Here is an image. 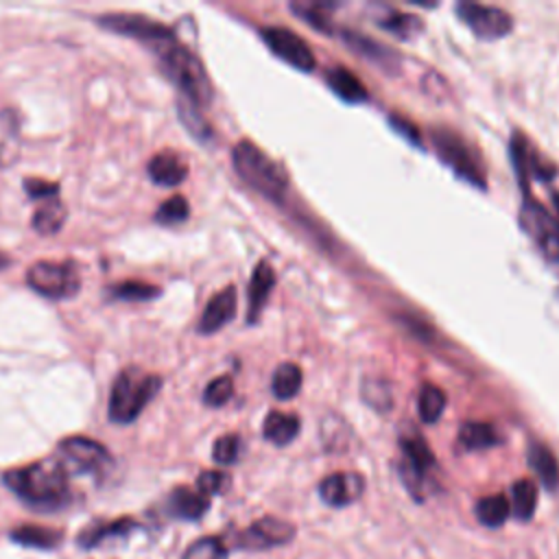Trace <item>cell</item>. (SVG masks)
I'll list each match as a JSON object with an SVG mask.
<instances>
[{
	"mask_svg": "<svg viewBox=\"0 0 559 559\" xmlns=\"http://www.w3.org/2000/svg\"><path fill=\"white\" fill-rule=\"evenodd\" d=\"M380 26L389 33H395L397 37H413L417 31H421V20L417 15H408V13H400V11H391L382 17H378Z\"/></svg>",
	"mask_w": 559,
	"mask_h": 559,
	"instance_id": "cell-33",
	"label": "cell"
},
{
	"mask_svg": "<svg viewBox=\"0 0 559 559\" xmlns=\"http://www.w3.org/2000/svg\"><path fill=\"white\" fill-rule=\"evenodd\" d=\"M325 81H328L330 90L336 96H341L343 100H347V103H360V100L367 98V87L347 68H332V70H328Z\"/></svg>",
	"mask_w": 559,
	"mask_h": 559,
	"instance_id": "cell-21",
	"label": "cell"
},
{
	"mask_svg": "<svg viewBox=\"0 0 559 559\" xmlns=\"http://www.w3.org/2000/svg\"><path fill=\"white\" fill-rule=\"evenodd\" d=\"M456 15L478 39H500L513 28V20L504 9L478 2H459Z\"/></svg>",
	"mask_w": 559,
	"mask_h": 559,
	"instance_id": "cell-10",
	"label": "cell"
},
{
	"mask_svg": "<svg viewBox=\"0 0 559 559\" xmlns=\"http://www.w3.org/2000/svg\"><path fill=\"white\" fill-rule=\"evenodd\" d=\"M430 138H432V144L437 148V153L441 155V159L452 166V170L467 179L469 183L474 186H485V179H483V170H480V164H478V157L476 153L465 144V140L461 135H456L454 131L450 129H443V127H437L430 131Z\"/></svg>",
	"mask_w": 559,
	"mask_h": 559,
	"instance_id": "cell-7",
	"label": "cell"
},
{
	"mask_svg": "<svg viewBox=\"0 0 559 559\" xmlns=\"http://www.w3.org/2000/svg\"><path fill=\"white\" fill-rule=\"evenodd\" d=\"M148 177L153 183L164 188H175L188 177V164L186 159L175 151H162L155 153L146 166Z\"/></svg>",
	"mask_w": 559,
	"mask_h": 559,
	"instance_id": "cell-15",
	"label": "cell"
},
{
	"mask_svg": "<svg viewBox=\"0 0 559 559\" xmlns=\"http://www.w3.org/2000/svg\"><path fill=\"white\" fill-rule=\"evenodd\" d=\"M445 408V393L435 384H424L417 397V411L421 421L435 424Z\"/></svg>",
	"mask_w": 559,
	"mask_h": 559,
	"instance_id": "cell-31",
	"label": "cell"
},
{
	"mask_svg": "<svg viewBox=\"0 0 559 559\" xmlns=\"http://www.w3.org/2000/svg\"><path fill=\"white\" fill-rule=\"evenodd\" d=\"M109 297L120 301H148L159 295V286L142 282V280H124L107 288Z\"/></svg>",
	"mask_w": 559,
	"mask_h": 559,
	"instance_id": "cell-28",
	"label": "cell"
},
{
	"mask_svg": "<svg viewBox=\"0 0 559 559\" xmlns=\"http://www.w3.org/2000/svg\"><path fill=\"white\" fill-rule=\"evenodd\" d=\"M59 452V461L66 469L79 472V474H96L103 472L105 467L111 465V456L107 452V448L90 437H66L63 441H59L57 445Z\"/></svg>",
	"mask_w": 559,
	"mask_h": 559,
	"instance_id": "cell-8",
	"label": "cell"
},
{
	"mask_svg": "<svg viewBox=\"0 0 559 559\" xmlns=\"http://www.w3.org/2000/svg\"><path fill=\"white\" fill-rule=\"evenodd\" d=\"M212 456L221 465L236 463L238 456H240V439H238V435H223L221 439H216L214 448H212Z\"/></svg>",
	"mask_w": 559,
	"mask_h": 559,
	"instance_id": "cell-38",
	"label": "cell"
},
{
	"mask_svg": "<svg viewBox=\"0 0 559 559\" xmlns=\"http://www.w3.org/2000/svg\"><path fill=\"white\" fill-rule=\"evenodd\" d=\"M227 487H229V476L218 469H205L197 478V491L203 496L223 493Z\"/></svg>",
	"mask_w": 559,
	"mask_h": 559,
	"instance_id": "cell-39",
	"label": "cell"
},
{
	"mask_svg": "<svg viewBox=\"0 0 559 559\" xmlns=\"http://www.w3.org/2000/svg\"><path fill=\"white\" fill-rule=\"evenodd\" d=\"M365 491V480L356 472H336L319 483V496L330 507H345L358 500Z\"/></svg>",
	"mask_w": 559,
	"mask_h": 559,
	"instance_id": "cell-13",
	"label": "cell"
},
{
	"mask_svg": "<svg viewBox=\"0 0 559 559\" xmlns=\"http://www.w3.org/2000/svg\"><path fill=\"white\" fill-rule=\"evenodd\" d=\"M262 39L273 55H277L293 68L304 72H310L314 68V55L297 33L282 26H266L262 28Z\"/></svg>",
	"mask_w": 559,
	"mask_h": 559,
	"instance_id": "cell-11",
	"label": "cell"
},
{
	"mask_svg": "<svg viewBox=\"0 0 559 559\" xmlns=\"http://www.w3.org/2000/svg\"><path fill=\"white\" fill-rule=\"evenodd\" d=\"M528 465L537 474V478L544 483L546 489L559 487V463L544 443L528 445Z\"/></svg>",
	"mask_w": 559,
	"mask_h": 559,
	"instance_id": "cell-20",
	"label": "cell"
},
{
	"mask_svg": "<svg viewBox=\"0 0 559 559\" xmlns=\"http://www.w3.org/2000/svg\"><path fill=\"white\" fill-rule=\"evenodd\" d=\"M301 369L295 365V362H282L275 373H273V382H271V389L275 393V397L280 400H290L299 393L301 389Z\"/></svg>",
	"mask_w": 559,
	"mask_h": 559,
	"instance_id": "cell-27",
	"label": "cell"
},
{
	"mask_svg": "<svg viewBox=\"0 0 559 559\" xmlns=\"http://www.w3.org/2000/svg\"><path fill=\"white\" fill-rule=\"evenodd\" d=\"M511 153H513V162H515L520 179H524V177L550 179L555 175V166L548 164L546 159H542L533 148H528L524 138H520V135H518V140L513 138Z\"/></svg>",
	"mask_w": 559,
	"mask_h": 559,
	"instance_id": "cell-16",
	"label": "cell"
},
{
	"mask_svg": "<svg viewBox=\"0 0 559 559\" xmlns=\"http://www.w3.org/2000/svg\"><path fill=\"white\" fill-rule=\"evenodd\" d=\"M273 284H275V271L271 269V264L260 262L253 269L251 282H249V310H247L249 323H253L260 317V312L273 290Z\"/></svg>",
	"mask_w": 559,
	"mask_h": 559,
	"instance_id": "cell-17",
	"label": "cell"
},
{
	"mask_svg": "<svg viewBox=\"0 0 559 559\" xmlns=\"http://www.w3.org/2000/svg\"><path fill=\"white\" fill-rule=\"evenodd\" d=\"M177 114H179V120L183 122V127L199 140V142H205L212 138V129L207 124V120L203 118L201 114V107H197L194 103H190L188 98H179L177 100Z\"/></svg>",
	"mask_w": 559,
	"mask_h": 559,
	"instance_id": "cell-29",
	"label": "cell"
},
{
	"mask_svg": "<svg viewBox=\"0 0 559 559\" xmlns=\"http://www.w3.org/2000/svg\"><path fill=\"white\" fill-rule=\"evenodd\" d=\"M155 55L159 59L162 72L179 87L181 96L194 103L197 107H205L212 103V85L205 74L203 63L177 39H168L157 44Z\"/></svg>",
	"mask_w": 559,
	"mask_h": 559,
	"instance_id": "cell-2",
	"label": "cell"
},
{
	"mask_svg": "<svg viewBox=\"0 0 559 559\" xmlns=\"http://www.w3.org/2000/svg\"><path fill=\"white\" fill-rule=\"evenodd\" d=\"M234 395V382L229 376H218L214 378L205 391H203V402L207 406H223L227 404V400Z\"/></svg>",
	"mask_w": 559,
	"mask_h": 559,
	"instance_id": "cell-37",
	"label": "cell"
},
{
	"mask_svg": "<svg viewBox=\"0 0 559 559\" xmlns=\"http://www.w3.org/2000/svg\"><path fill=\"white\" fill-rule=\"evenodd\" d=\"M231 162L238 177L271 201H280L288 190L284 168L273 162L262 148L249 140H240L231 151Z\"/></svg>",
	"mask_w": 559,
	"mask_h": 559,
	"instance_id": "cell-3",
	"label": "cell"
},
{
	"mask_svg": "<svg viewBox=\"0 0 559 559\" xmlns=\"http://www.w3.org/2000/svg\"><path fill=\"white\" fill-rule=\"evenodd\" d=\"M552 203H555V207L559 212V192H552Z\"/></svg>",
	"mask_w": 559,
	"mask_h": 559,
	"instance_id": "cell-44",
	"label": "cell"
},
{
	"mask_svg": "<svg viewBox=\"0 0 559 559\" xmlns=\"http://www.w3.org/2000/svg\"><path fill=\"white\" fill-rule=\"evenodd\" d=\"M299 432V419L293 413H280L273 411L266 415L262 424V435L266 441L275 445H288Z\"/></svg>",
	"mask_w": 559,
	"mask_h": 559,
	"instance_id": "cell-19",
	"label": "cell"
},
{
	"mask_svg": "<svg viewBox=\"0 0 559 559\" xmlns=\"http://www.w3.org/2000/svg\"><path fill=\"white\" fill-rule=\"evenodd\" d=\"M96 22L111 33L140 39V41L148 44L151 48H155L157 44H164L168 39H175V33L166 24L155 22L146 15H138V13H105V15H98Z\"/></svg>",
	"mask_w": 559,
	"mask_h": 559,
	"instance_id": "cell-9",
	"label": "cell"
},
{
	"mask_svg": "<svg viewBox=\"0 0 559 559\" xmlns=\"http://www.w3.org/2000/svg\"><path fill=\"white\" fill-rule=\"evenodd\" d=\"M11 539L28 546V548H41V550H50L55 546L61 544V533L46 528V526H35V524H24L11 531Z\"/></svg>",
	"mask_w": 559,
	"mask_h": 559,
	"instance_id": "cell-23",
	"label": "cell"
},
{
	"mask_svg": "<svg viewBox=\"0 0 559 559\" xmlns=\"http://www.w3.org/2000/svg\"><path fill=\"white\" fill-rule=\"evenodd\" d=\"M66 216H68L66 207H63L59 201H55V203H48V205L39 207V210L33 214L31 225H33V229H35L37 234L50 236V234H57V231L61 229V225L66 223Z\"/></svg>",
	"mask_w": 559,
	"mask_h": 559,
	"instance_id": "cell-30",
	"label": "cell"
},
{
	"mask_svg": "<svg viewBox=\"0 0 559 559\" xmlns=\"http://www.w3.org/2000/svg\"><path fill=\"white\" fill-rule=\"evenodd\" d=\"M400 445H402V465L415 472L428 474V469L435 465V456L426 445V441L419 435H413V437L408 435V437H402Z\"/></svg>",
	"mask_w": 559,
	"mask_h": 559,
	"instance_id": "cell-22",
	"label": "cell"
},
{
	"mask_svg": "<svg viewBox=\"0 0 559 559\" xmlns=\"http://www.w3.org/2000/svg\"><path fill=\"white\" fill-rule=\"evenodd\" d=\"M207 507H210V498L190 487H177V489H173V493L168 498L170 513L175 518H183V520L203 518Z\"/></svg>",
	"mask_w": 559,
	"mask_h": 559,
	"instance_id": "cell-18",
	"label": "cell"
},
{
	"mask_svg": "<svg viewBox=\"0 0 559 559\" xmlns=\"http://www.w3.org/2000/svg\"><path fill=\"white\" fill-rule=\"evenodd\" d=\"M131 528H135V522L129 520V518H122V520H116V522H107V524H100V526H96V528L83 531V535L79 537V544L85 546V548H92V546L100 544V542L107 539V537L127 535Z\"/></svg>",
	"mask_w": 559,
	"mask_h": 559,
	"instance_id": "cell-32",
	"label": "cell"
},
{
	"mask_svg": "<svg viewBox=\"0 0 559 559\" xmlns=\"http://www.w3.org/2000/svg\"><path fill=\"white\" fill-rule=\"evenodd\" d=\"M2 480L20 500L35 509H59L70 502L68 469L59 459H41L24 467L9 469Z\"/></svg>",
	"mask_w": 559,
	"mask_h": 559,
	"instance_id": "cell-1",
	"label": "cell"
},
{
	"mask_svg": "<svg viewBox=\"0 0 559 559\" xmlns=\"http://www.w3.org/2000/svg\"><path fill=\"white\" fill-rule=\"evenodd\" d=\"M345 39H347V44H349L352 48H356L360 55L369 57L371 61L382 63V59L391 57V52H389L384 46H380V44H376V41H371V39H365V37H360V35H356V33H347Z\"/></svg>",
	"mask_w": 559,
	"mask_h": 559,
	"instance_id": "cell-40",
	"label": "cell"
},
{
	"mask_svg": "<svg viewBox=\"0 0 559 559\" xmlns=\"http://www.w3.org/2000/svg\"><path fill=\"white\" fill-rule=\"evenodd\" d=\"M236 288L227 286L223 290H218L205 306L201 321H199V332L201 334H214L221 328H225L234 314H236Z\"/></svg>",
	"mask_w": 559,
	"mask_h": 559,
	"instance_id": "cell-14",
	"label": "cell"
},
{
	"mask_svg": "<svg viewBox=\"0 0 559 559\" xmlns=\"http://www.w3.org/2000/svg\"><path fill=\"white\" fill-rule=\"evenodd\" d=\"M328 9H332V4H314V2H293V11L310 22L314 28L321 31H330V15Z\"/></svg>",
	"mask_w": 559,
	"mask_h": 559,
	"instance_id": "cell-36",
	"label": "cell"
},
{
	"mask_svg": "<svg viewBox=\"0 0 559 559\" xmlns=\"http://www.w3.org/2000/svg\"><path fill=\"white\" fill-rule=\"evenodd\" d=\"M295 535V526L290 522H284L280 518H262L253 522L249 528H245L238 535V546L247 550H264L273 546H282L290 542Z\"/></svg>",
	"mask_w": 559,
	"mask_h": 559,
	"instance_id": "cell-12",
	"label": "cell"
},
{
	"mask_svg": "<svg viewBox=\"0 0 559 559\" xmlns=\"http://www.w3.org/2000/svg\"><path fill=\"white\" fill-rule=\"evenodd\" d=\"M476 511V518L480 524L489 526V528H496V526H502L511 513V507H509V500L502 496V493H493V496H485L476 502L474 507Z\"/></svg>",
	"mask_w": 559,
	"mask_h": 559,
	"instance_id": "cell-26",
	"label": "cell"
},
{
	"mask_svg": "<svg viewBox=\"0 0 559 559\" xmlns=\"http://www.w3.org/2000/svg\"><path fill=\"white\" fill-rule=\"evenodd\" d=\"M391 127H395V129H400V131H404L406 133V138H411V142H419V133L415 131V127L411 124V122H406V120H400L397 116H393L391 118Z\"/></svg>",
	"mask_w": 559,
	"mask_h": 559,
	"instance_id": "cell-43",
	"label": "cell"
},
{
	"mask_svg": "<svg viewBox=\"0 0 559 559\" xmlns=\"http://www.w3.org/2000/svg\"><path fill=\"white\" fill-rule=\"evenodd\" d=\"M511 511L518 520L526 522L533 518L537 507V485L531 478H520L511 487Z\"/></svg>",
	"mask_w": 559,
	"mask_h": 559,
	"instance_id": "cell-24",
	"label": "cell"
},
{
	"mask_svg": "<svg viewBox=\"0 0 559 559\" xmlns=\"http://www.w3.org/2000/svg\"><path fill=\"white\" fill-rule=\"evenodd\" d=\"M9 264V260H7V255L4 253H0V269H4Z\"/></svg>",
	"mask_w": 559,
	"mask_h": 559,
	"instance_id": "cell-45",
	"label": "cell"
},
{
	"mask_svg": "<svg viewBox=\"0 0 559 559\" xmlns=\"http://www.w3.org/2000/svg\"><path fill=\"white\" fill-rule=\"evenodd\" d=\"M459 443L465 450H485L498 443V432L487 421H465L459 430Z\"/></svg>",
	"mask_w": 559,
	"mask_h": 559,
	"instance_id": "cell-25",
	"label": "cell"
},
{
	"mask_svg": "<svg viewBox=\"0 0 559 559\" xmlns=\"http://www.w3.org/2000/svg\"><path fill=\"white\" fill-rule=\"evenodd\" d=\"M159 386L162 378L157 373H146L138 367H127L116 376L111 384L107 406L109 419L116 424H131L155 397Z\"/></svg>",
	"mask_w": 559,
	"mask_h": 559,
	"instance_id": "cell-4",
	"label": "cell"
},
{
	"mask_svg": "<svg viewBox=\"0 0 559 559\" xmlns=\"http://www.w3.org/2000/svg\"><path fill=\"white\" fill-rule=\"evenodd\" d=\"M520 225L539 247L544 258L559 264V223L539 201L531 199L528 194H524L520 207Z\"/></svg>",
	"mask_w": 559,
	"mask_h": 559,
	"instance_id": "cell-6",
	"label": "cell"
},
{
	"mask_svg": "<svg viewBox=\"0 0 559 559\" xmlns=\"http://www.w3.org/2000/svg\"><path fill=\"white\" fill-rule=\"evenodd\" d=\"M183 559H227V548L221 537H201L188 546Z\"/></svg>",
	"mask_w": 559,
	"mask_h": 559,
	"instance_id": "cell-35",
	"label": "cell"
},
{
	"mask_svg": "<svg viewBox=\"0 0 559 559\" xmlns=\"http://www.w3.org/2000/svg\"><path fill=\"white\" fill-rule=\"evenodd\" d=\"M389 386L384 382H365V391H373V395H367L365 400L376 406V408H389L391 406V397L380 395V391H386Z\"/></svg>",
	"mask_w": 559,
	"mask_h": 559,
	"instance_id": "cell-42",
	"label": "cell"
},
{
	"mask_svg": "<svg viewBox=\"0 0 559 559\" xmlns=\"http://www.w3.org/2000/svg\"><path fill=\"white\" fill-rule=\"evenodd\" d=\"M26 284L48 299H68L79 293L81 277L72 262L39 260L28 266Z\"/></svg>",
	"mask_w": 559,
	"mask_h": 559,
	"instance_id": "cell-5",
	"label": "cell"
},
{
	"mask_svg": "<svg viewBox=\"0 0 559 559\" xmlns=\"http://www.w3.org/2000/svg\"><path fill=\"white\" fill-rule=\"evenodd\" d=\"M190 214V205L188 199L181 194H173L168 197L155 212V221L162 225H177L181 221H186Z\"/></svg>",
	"mask_w": 559,
	"mask_h": 559,
	"instance_id": "cell-34",
	"label": "cell"
},
{
	"mask_svg": "<svg viewBox=\"0 0 559 559\" xmlns=\"http://www.w3.org/2000/svg\"><path fill=\"white\" fill-rule=\"evenodd\" d=\"M24 190L31 199H50V197H57L59 186L39 177H28L24 179Z\"/></svg>",
	"mask_w": 559,
	"mask_h": 559,
	"instance_id": "cell-41",
	"label": "cell"
}]
</instances>
